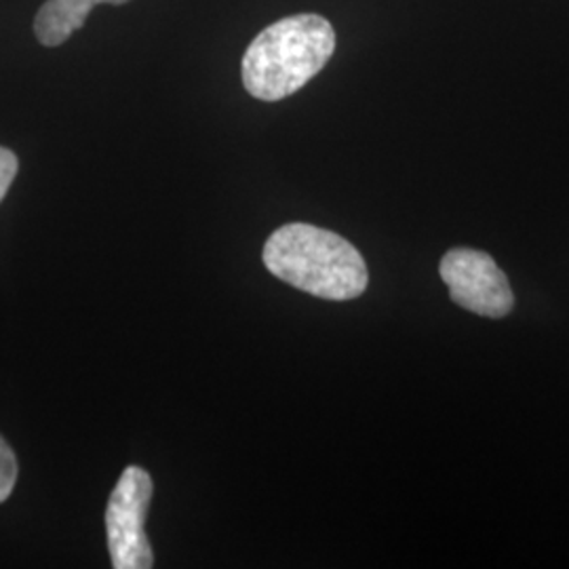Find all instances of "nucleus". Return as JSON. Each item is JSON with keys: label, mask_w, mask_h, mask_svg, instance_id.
<instances>
[{"label": "nucleus", "mask_w": 569, "mask_h": 569, "mask_svg": "<svg viewBox=\"0 0 569 569\" xmlns=\"http://www.w3.org/2000/svg\"><path fill=\"white\" fill-rule=\"evenodd\" d=\"M270 274L323 300L359 298L369 283L366 260L340 234L317 226L284 224L264 244Z\"/></svg>", "instance_id": "1"}, {"label": "nucleus", "mask_w": 569, "mask_h": 569, "mask_svg": "<svg viewBox=\"0 0 569 569\" xmlns=\"http://www.w3.org/2000/svg\"><path fill=\"white\" fill-rule=\"evenodd\" d=\"M336 51L333 26L315 13H300L268 26L243 56L244 89L279 102L315 79Z\"/></svg>", "instance_id": "2"}, {"label": "nucleus", "mask_w": 569, "mask_h": 569, "mask_svg": "<svg viewBox=\"0 0 569 569\" xmlns=\"http://www.w3.org/2000/svg\"><path fill=\"white\" fill-rule=\"evenodd\" d=\"M150 500V475L140 467L124 468L106 509V536L114 568L148 569L154 566L150 540L143 531Z\"/></svg>", "instance_id": "3"}, {"label": "nucleus", "mask_w": 569, "mask_h": 569, "mask_svg": "<svg viewBox=\"0 0 569 569\" xmlns=\"http://www.w3.org/2000/svg\"><path fill=\"white\" fill-rule=\"evenodd\" d=\"M451 300L475 315L500 319L507 317L515 298L509 279L496 260L477 249H451L439 266Z\"/></svg>", "instance_id": "4"}, {"label": "nucleus", "mask_w": 569, "mask_h": 569, "mask_svg": "<svg viewBox=\"0 0 569 569\" xmlns=\"http://www.w3.org/2000/svg\"><path fill=\"white\" fill-rule=\"evenodd\" d=\"M124 4L129 0H47L37 13L34 32L44 47H58L84 26L98 4Z\"/></svg>", "instance_id": "5"}, {"label": "nucleus", "mask_w": 569, "mask_h": 569, "mask_svg": "<svg viewBox=\"0 0 569 569\" xmlns=\"http://www.w3.org/2000/svg\"><path fill=\"white\" fill-rule=\"evenodd\" d=\"M18 481V460L13 449L0 437V502H4Z\"/></svg>", "instance_id": "6"}, {"label": "nucleus", "mask_w": 569, "mask_h": 569, "mask_svg": "<svg viewBox=\"0 0 569 569\" xmlns=\"http://www.w3.org/2000/svg\"><path fill=\"white\" fill-rule=\"evenodd\" d=\"M16 176H18V157L11 150L0 148V201L4 199Z\"/></svg>", "instance_id": "7"}]
</instances>
